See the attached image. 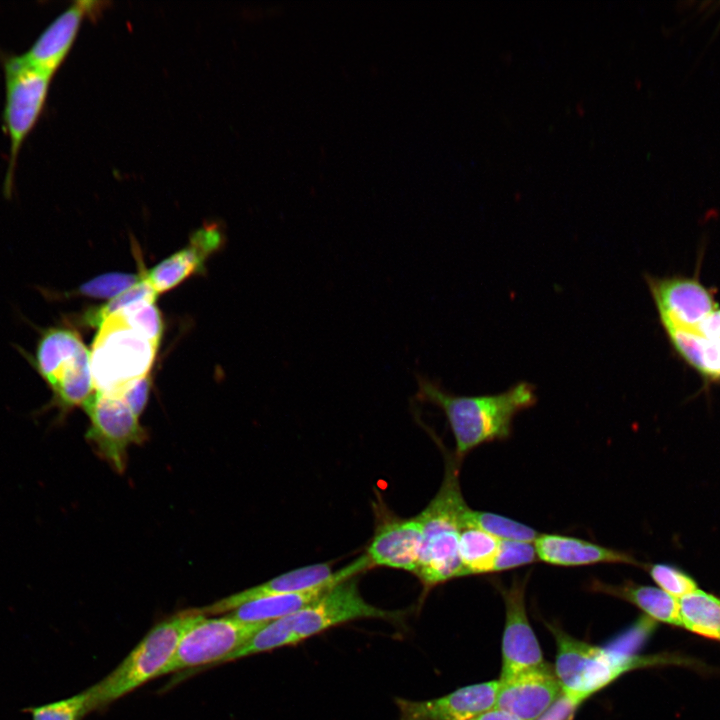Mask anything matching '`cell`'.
I'll list each match as a JSON object with an SVG mask.
<instances>
[{
	"label": "cell",
	"mask_w": 720,
	"mask_h": 720,
	"mask_svg": "<svg viewBox=\"0 0 720 720\" xmlns=\"http://www.w3.org/2000/svg\"><path fill=\"white\" fill-rule=\"evenodd\" d=\"M682 627L720 642V598L696 589L679 599Z\"/></svg>",
	"instance_id": "7402d4cb"
},
{
	"label": "cell",
	"mask_w": 720,
	"mask_h": 720,
	"mask_svg": "<svg viewBox=\"0 0 720 720\" xmlns=\"http://www.w3.org/2000/svg\"><path fill=\"white\" fill-rule=\"evenodd\" d=\"M495 709L521 720H538L561 696L556 675L547 667L499 679Z\"/></svg>",
	"instance_id": "4fadbf2b"
},
{
	"label": "cell",
	"mask_w": 720,
	"mask_h": 720,
	"mask_svg": "<svg viewBox=\"0 0 720 720\" xmlns=\"http://www.w3.org/2000/svg\"><path fill=\"white\" fill-rule=\"evenodd\" d=\"M97 328L90 350L94 391L119 397L150 374L159 344L130 326L119 312Z\"/></svg>",
	"instance_id": "8992f818"
},
{
	"label": "cell",
	"mask_w": 720,
	"mask_h": 720,
	"mask_svg": "<svg viewBox=\"0 0 720 720\" xmlns=\"http://www.w3.org/2000/svg\"><path fill=\"white\" fill-rule=\"evenodd\" d=\"M34 366L52 392V404L62 414L83 406L94 393L90 350L71 328H49L42 333Z\"/></svg>",
	"instance_id": "52a82bcc"
},
{
	"label": "cell",
	"mask_w": 720,
	"mask_h": 720,
	"mask_svg": "<svg viewBox=\"0 0 720 720\" xmlns=\"http://www.w3.org/2000/svg\"><path fill=\"white\" fill-rule=\"evenodd\" d=\"M557 642L555 675L562 695L574 706L631 669L657 664L694 665L674 655L634 656L615 653L554 630Z\"/></svg>",
	"instance_id": "5b68a950"
},
{
	"label": "cell",
	"mask_w": 720,
	"mask_h": 720,
	"mask_svg": "<svg viewBox=\"0 0 720 720\" xmlns=\"http://www.w3.org/2000/svg\"><path fill=\"white\" fill-rule=\"evenodd\" d=\"M576 708L562 694L558 700L538 720H568Z\"/></svg>",
	"instance_id": "d6a6232c"
},
{
	"label": "cell",
	"mask_w": 720,
	"mask_h": 720,
	"mask_svg": "<svg viewBox=\"0 0 720 720\" xmlns=\"http://www.w3.org/2000/svg\"><path fill=\"white\" fill-rule=\"evenodd\" d=\"M651 578L670 596L679 600L697 589L696 581L682 569L667 563L649 565Z\"/></svg>",
	"instance_id": "f546056e"
},
{
	"label": "cell",
	"mask_w": 720,
	"mask_h": 720,
	"mask_svg": "<svg viewBox=\"0 0 720 720\" xmlns=\"http://www.w3.org/2000/svg\"><path fill=\"white\" fill-rule=\"evenodd\" d=\"M399 612L382 610L361 596L357 578H350L317 601L293 615V631L298 642L324 630L360 618H396Z\"/></svg>",
	"instance_id": "8fae6325"
},
{
	"label": "cell",
	"mask_w": 720,
	"mask_h": 720,
	"mask_svg": "<svg viewBox=\"0 0 720 720\" xmlns=\"http://www.w3.org/2000/svg\"><path fill=\"white\" fill-rule=\"evenodd\" d=\"M95 5L92 1L75 2L46 27L21 58L53 75L71 49L83 17Z\"/></svg>",
	"instance_id": "ac0fdd59"
},
{
	"label": "cell",
	"mask_w": 720,
	"mask_h": 720,
	"mask_svg": "<svg viewBox=\"0 0 720 720\" xmlns=\"http://www.w3.org/2000/svg\"><path fill=\"white\" fill-rule=\"evenodd\" d=\"M204 616L201 608L188 609L156 624L110 674L87 688L92 712L162 675L184 633Z\"/></svg>",
	"instance_id": "277c9868"
},
{
	"label": "cell",
	"mask_w": 720,
	"mask_h": 720,
	"mask_svg": "<svg viewBox=\"0 0 720 720\" xmlns=\"http://www.w3.org/2000/svg\"><path fill=\"white\" fill-rule=\"evenodd\" d=\"M372 565L364 553L317 586L293 593L275 595L249 601L236 608L231 615L243 622H270L295 614L320 599L338 584L356 577Z\"/></svg>",
	"instance_id": "9a60e30c"
},
{
	"label": "cell",
	"mask_w": 720,
	"mask_h": 720,
	"mask_svg": "<svg viewBox=\"0 0 720 720\" xmlns=\"http://www.w3.org/2000/svg\"><path fill=\"white\" fill-rule=\"evenodd\" d=\"M151 386L152 376L148 374L128 387L119 398L139 417L148 402Z\"/></svg>",
	"instance_id": "1f68e13d"
},
{
	"label": "cell",
	"mask_w": 720,
	"mask_h": 720,
	"mask_svg": "<svg viewBox=\"0 0 720 720\" xmlns=\"http://www.w3.org/2000/svg\"><path fill=\"white\" fill-rule=\"evenodd\" d=\"M422 544V525L411 519L384 518L375 529L366 555L373 566L414 573Z\"/></svg>",
	"instance_id": "2e32d148"
},
{
	"label": "cell",
	"mask_w": 720,
	"mask_h": 720,
	"mask_svg": "<svg viewBox=\"0 0 720 720\" xmlns=\"http://www.w3.org/2000/svg\"><path fill=\"white\" fill-rule=\"evenodd\" d=\"M594 586L598 590L631 602L656 621L682 627L679 600L659 587L640 585L633 582L619 586L597 582L594 583Z\"/></svg>",
	"instance_id": "44dd1931"
},
{
	"label": "cell",
	"mask_w": 720,
	"mask_h": 720,
	"mask_svg": "<svg viewBox=\"0 0 720 720\" xmlns=\"http://www.w3.org/2000/svg\"><path fill=\"white\" fill-rule=\"evenodd\" d=\"M534 546L538 559L556 566L575 567L598 563L642 566L625 552L571 536L541 534L535 540Z\"/></svg>",
	"instance_id": "d6986e66"
},
{
	"label": "cell",
	"mask_w": 720,
	"mask_h": 720,
	"mask_svg": "<svg viewBox=\"0 0 720 720\" xmlns=\"http://www.w3.org/2000/svg\"><path fill=\"white\" fill-rule=\"evenodd\" d=\"M127 323L160 345L164 324L161 313L153 301H143L119 311Z\"/></svg>",
	"instance_id": "f1b7e54d"
},
{
	"label": "cell",
	"mask_w": 720,
	"mask_h": 720,
	"mask_svg": "<svg viewBox=\"0 0 720 720\" xmlns=\"http://www.w3.org/2000/svg\"><path fill=\"white\" fill-rule=\"evenodd\" d=\"M83 407L90 423L86 433L87 441L114 470L123 472L128 448L133 444H141L147 438L139 417L121 398L96 391Z\"/></svg>",
	"instance_id": "30bf717a"
},
{
	"label": "cell",
	"mask_w": 720,
	"mask_h": 720,
	"mask_svg": "<svg viewBox=\"0 0 720 720\" xmlns=\"http://www.w3.org/2000/svg\"><path fill=\"white\" fill-rule=\"evenodd\" d=\"M465 528L474 527L500 539L535 542L540 535L535 529L508 517L468 508L464 514Z\"/></svg>",
	"instance_id": "d4e9b609"
},
{
	"label": "cell",
	"mask_w": 720,
	"mask_h": 720,
	"mask_svg": "<svg viewBox=\"0 0 720 720\" xmlns=\"http://www.w3.org/2000/svg\"><path fill=\"white\" fill-rule=\"evenodd\" d=\"M5 107L4 122L10 141L4 193H12L14 172L19 150L35 126L45 105L52 74L26 63L21 56L4 61Z\"/></svg>",
	"instance_id": "ba28073f"
},
{
	"label": "cell",
	"mask_w": 720,
	"mask_h": 720,
	"mask_svg": "<svg viewBox=\"0 0 720 720\" xmlns=\"http://www.w3.org/2000/svg\"><path fill=\"white\" fill-rule=\"evenodd\" d=\"M499 682L462 687L448 695L425 701L396 698L400 720H472L494 708Z\"/></svg>",
	"instance_id": "5bb4252c"
},
{
	"label": "cell",
	"mask_w": 720,
	"mask_h": 720,
	"mask_svg": "<svg viewBox=\"0 0 720 720\" xmlns=\"http://www.w3.org/2000/svg\"><path fill=\"white\" fill-rule=\"evenodd\" d=\"M416 378L417 398L444 412L459 460L479 445L510 437L515 416L537 402L535 386L525 381L497 394L459 396L422 375Z\"/></svg>",
	"instance_id": "7a4b0ae2"
},
{
	"label": "cell",
	"mask_w": 720,
	"mask_h": 720,
	"mask_svg": "<svg viewBox=\"0 0 720 720\" xmlns=\"http://www.w3.org/2000/svg\"><path fill=\"white\" fill-rule=\"evenodd\" d=\"M500 539L474 527L464 528L459 538V555L466 576L492 573Z\"/></svg>",
	"instance_id": "603a6c76"
},
{
	"label": "cell",
	"mask_w": 720,
	"mask_h": 720,
	"mask_svg": "<svg viewBox=\"0 0 720 720\" xmlns=\"http://www.w3.org/2000/svg\"><path fill=\"white\" fill-rule=\"evenodd\" d=\"M674 352L707 383L720 381V306L696 277H645Z\"/></svg>",
	"instance_id": "6da1fadb"
},
{
	"label": "cell",
	"mask_w": 720,
	"mask_h": 720,
	"mask_svg": "<svg viewBox=\"0 0 720 720\" xmlns=\"http://www.w3.org/2000/svg\"><path fill=\"white\" fill-rule=\"evenodd\" d=\"M527 576L515 578L508 589H502L506 621L502 642L503 665L500 679L525 671L545 668L543 655L529 624L524 601Z\"/></svg>",
	"instance_id": "7c38bea8"
},
{
	"label": "cell",
	"mask_w": 720,
	"mask_h": 720,
	"mask_svg": "<svg viewBox=\"0 0 720 720\" xmlns=\"http://www.w3.org/2000/svg\"><path fill=\"white\" fill-rule=\"evenodd\" d=\"M296 643L298 640L293 631V615L285 616L268 622L221 664Z\"/></svg>",
	"instance_id": "cb8c5ba5"
},
{
	"label": "cell",
	"mask_w": 720,
	"mask_h": 720,
	"mask_svg": "<svg viewBox=\"0 0 720 720\" xmlns=\"http://www.w3.org/2000/svg\"><path fill=\"white\" fill-rule=\"evenodd\" d=\"M23 711L31 716L32 720H82L92 712L90 697L87 689L55 702L39 706H30Z\"/></svg>",
	"instance_id": "4316f807"
},
{
	"label": "cell",
	"mask_w": 720,
	"mask_h": 720,
	"mask_svg": "<svg viewBox=\"0 0 720 720\" xmlns=\"http://www.w3.org/2000/svg\"><path fill=\"white\" fill-rule=\"evenodd\" d=\"M144 273L132 274L123 272H109L101 274L78 287L72 294L90 298L109 300L122 294L138 283Z\"/></svg>",
	"instance_id": "83f0119b"
},
{
	"label": "cell",
	"mask_w": 720,
	"mask_h": 720,
	"mask_svg": "<svg viewBox=\"0 0 720 720\" xmlns=\"http://www.w3.org/2000/svg\"><path fill=\"white\" fill-rule=\"evenodd\" d=\"M268 622H243L231 614L205 616L182 636L162 675L207 664H221Z\"/></svg>",
	"instance_id": "9c48e42d"
},
{
	"label": "cell",
	"mask_w": 720,
	"mask_h": 720,
	"mask_svg": "<svg viewBox=\"0 0 720 720\" xmlns=\"http://www.w3.org/2000/svg\"><path fill=\"white\" fill-rule=\"evenodd\" d=\"M333 574L332 563H317L300 567L263 584L251 587L211 605L201 608L205 615H217L235 610L249 601L264 597L302 591L319 585Z\"/></svg>",
	"instance_id": "ffe728a7"
},
{
	"label": "cell",
	"mask_w": 720,
	"mask_h": 720,
	"mask_svg": "<svg viewBox=\"0 0 720 720\" xmlns=\"http://www.w3.org/2000/svg\"><path fill=\"white\" fill-rule=\"evenodd\" d=\"M538 559L535 546L529 542L500 540L492 572L506 571L531 564Z\"/></svg>",
	"instance_id": "4dcf8cb0"
},
{
	"label": "cell",
	"mask_w": 720,
	"mask_h": 720,
	"mask_svg": "<svg viewBox=\"0 0 720 720\" xmlns=\"http://www.w3.org/2000/svg\"><path fill=\"white\" fill-rule=\"evenodd\" d=\"M472 720H521L505 711H501L498 709H491L489 711H486Z\"/></svg>",
	"instance_id": "836d02e7"
},
{
	"label": "cell",
	"mask_w": 720,
	"mask_h": 720,
	"mask_svg": "<svg viewBox=\"0 0 720 720\" xmlns=\"http://www.w3.org/2000/svg\"><path fill=\"white\" fill-rule=\"evenodd\" d=\"M222 242L221 231L216 225L204 226L192 234L184 248L145 272V277L157 294L168 291L191 275L202 272L206 260Z\"/></svg>",
	"instance_id": "e0dca14e"
},
{
	"label": "cell",
	"mask_w": 720,
	"mask_h": 720,
	"mask_svg": "<svg viewBox=\"0 0 720 720\" xmlns=\"http://www.w3.org/2000/svg\"><path fill=\"white\" fill-rule=\"evenodd\" d=\"M157 295V292L147 281L144 272L143 278L130 289L109 300L105 305L87 311L84 314L83 321L86 325L98 327L108 316L129 306L143 301L155 302Z\"/></svg>",
	"instance_id": "484cf974"
},
{
	"label": "cell",
	"mask_w": 720,
	"mask_h": 720,
	"mask_svg": "<svg viewBox=\"0 0 720 720\" xmlns=\"http://www.w3.org/2000/svg\"><path fill=\"white\" fill-rule=\"evenodd\" d=\"M458 465L453 458L448 459L437 494L417 516L422 525V544L414 574L429 588L466 576L459 555V538L469 507L461 493Z\"/></svg>",
	"instance_id": "3957f363"
}]
</instances>
